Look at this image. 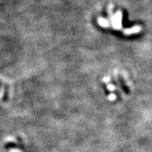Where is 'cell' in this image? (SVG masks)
<instances>
[{
	"label": "cell",
	"instance_id": "4",
	"mask_svg": "<svg viewBox=\"0 0 152 152\" xmlns=\"http://www.w3.org/2000/svg\"><path fill=\"white\" fill-rule=\"evenodd\" d=\"M108 99L110 101H113V100H115L116 99V96L115 94H110L108 96Z\"/></svg>",
	"mask_w": 152,
	"mask_h": 152
},
{
	"label": "cell",
	"instance_id": "6",
	"mask_svg": "<svg viewBox=\"0 0 152 152\" xmlns=\"http://www.w3.org/2000/svg\"><path fill=\"white\" fill-rule=\"evenodd\" d=\"M10 152H22L19 149H16V148H11L10 150Z\"/></svg>",
	"mask_w": 152,
	"mask_h": 152
},
{
	"label": "cell",
	"instance_id": "2",
	"mask_svg": "<svg viewBox=\"0 0 152 152\" xmlns=\"http://www.w3.org/2000/svg\"><path fill=\"white\" fill-rule=\"evenodd\" d=\"M141 30H142V28H141L140 26H134L130 27V28L124 30V34L125 35H132V34H135L140 32Z\"/></svg>",
	"mask_w": 152,
	"mask_h": 152
},
{
	"label": "cell",
	"instance_id": "8",
	"mask_svg": "<svg viewBox=\"0 0 152 152\" xmlns=\"http://www.w3.org/2000/svg\"><path fill=\"white\" fill-rule=\"evenodd\" d=\"M2 92L3 93V88H0V98H1V97H2Z\"/></svg>",
	"mask_w": 152,
	"mask_h": 152
},
{
	"label": "cell",
	"instance_id": "7",
	"mask_svg": "<svg viewBox=\"0 0 152 152\" xmlns=\"http://www.w3.org/2000/svg\"><path fill=\"white\" fill-rule=\"evenodd\" d=\"M103 81H104L105 82H110V78H108V77H106V78H105L104 79H103Z\"/></svg>",
	"mask_w": 152,
	"mask_h": 152
},
{
	"label": "cell",
	"instance_id": "1",
	"mask_svg": "<svg viewBox=\"0 0 152 152\" xmlns=\"http://www.w3.org/2000/svg\"><path fill=\"white\" fill-rule=\"evenodd\" d=\"M110 17H111V21H112L113 27L117 30H121V29H122V18H123L122 12H121V11H117L115 15L111 13Z\"/></svg>",
	"mask_w": 152,
	"mask_h": 152
},
{
	"label": "cell",
	"instance_id": "3",
	"mask_svg": "<svg viewBox=\"0 0 152 152\" xmlns=\"http://www.w3.org/2000/svg\"><path fill=\"white\" fill-rule=\"evenodd\" d=\"M98 23L99 24V26H102V27H109L110 26V23H109L108 20L102 18V17H99Z\"/></svg>",
	"mask_w": 152,
	"mask_h": 152
},
{
	"label": "cell",
	"instance_id": "5",
	"mask_svg": "<svg viewBox=\"0 0 152 152\" xmlns=\"http://www.w3.org/2000/svg\"><path fill=\"white\" fill-rule=\"evenodd\" d=\"M107 88H108L109 90H110V91L115 90V86H114L113 85H112V84H109L108 86H107Z\"/></svg>",
	"mask_w": 152,
	"mask_h": 152
}]
</instances>
